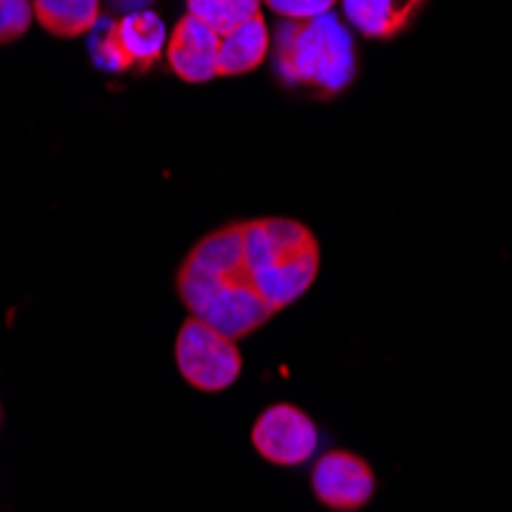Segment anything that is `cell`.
<instances>
[{
	"mask_svg": "<svg viewBox=\"0 0 512 512\" xmlns=\"http://www.w3.org/2000/svg\"><path fill=\"white\" fill-rule=\"evenodd\" d=\"M175 289L191 316L234 341L252 335L273 316L249 267L246 221L206 234L178 267Z\"/></svg>",
	"mask_w": 512,
	"mask_h": 512,
	"instance_id": "obj_1",
	"label": "cell"
},
{
	"mask_svg": "<svg viewBox=\"0 0 512 512\" xmlns=\"http://www.w3.org/2000/svg\"><path fill=\"white\" fill-rule=\"evenodd\" d=\"M246 255L273 313L307 295L319 276V243L295 218L246 221Z\"/></svg>",
	"mask_w": 512,
	"mask_h": 512,
	"instance_id": "obj_2",
	"label": "cell"
},
{
	"mask_svg": "<svg viewBox=\"0 0 512 512\" xmlns=\"http://www.w3.org/2000/svg\"><path fill=\"white\" fill-rule=\"evenodd\" d=\"M276 71L289 86H310L322 96H335L356 74L353 37L332 13L289 19L276 31Z\"/></svg>",
	"mask_w": 512,
	"mask_h": 512,
	"instance_id": "obj_3",
	"label": "cell"
},
{
	"mask_svg": "<svg viewBox=\"0 0 512 512\" xmlns=\"http://www.w3.org/2000/svg\"><path fill=\"white\" fill-rule=\"evenodd\" d=\"M175 362L181 378L194 390L218 393L234 387L243 371V356L234 338L221 335L209 322L191 316L175 338Z\"/></svg>",
	"mask_w": 512,
	"mask_h": 512,
	"instance_id": "obj_4",
	"label": "cell"
},
{
	"mask_svg": "<svg viewBox=\"0 0 512 512\" xmlns=\"http://www.w3.org/2000/svg\"><path fill=\"white\" fill-rule=\"evenodd\" d=\"M169 34L157 13L148 10H132L123 19L105 25L102 34L92 40V56L96 65L105 71H129V68H151Z\"/></svg>",
	"mask_w": 512,
	"mask_h": 512,
	"instance_id": "obj_5",
	"label": "cell"
},
{
	"mask_svg": "<svg viewBox=\"0 0 512 512\" xmlns=\"http://www.w3.org/2000/svg\"><path fill=\"white\" fill-rule=\"evenodd\" d=\"M252 445L258 454L276 467H298L307 463L319 445V433L310 417L289 405V402H276L261 411V417L252 427Z\"/></svg>",
	"mask_w": 512,
	"mask_h": 512,
	"instance_id": "obj_6",
	"label": "cell"
},
{
	"mask_svg": "<svg viewBox=\"0 0 512 512\" xmlns=\"http://www.w3.org/2000/svg\"><path fill=\"white\" fill-rule=\"evenodd\" d=\"M313 494L335 512H356L375 497V470L353 451H329L313 467Z\"/></svg>",
	"mask_w": 512,
	"mask_h": 512,
	"instance_id": "obj_7",
	"label": "cell"
},
{
	"mask_svg": "<svg viewBox=\"0 0 512 512\" xmlns=\"http://www.w3.org/2000/svg\"><path fill=\"white\" fill-rule=\"evenodd\" d=\"M218 46L221 34L188 13L166 40V62L184 83H206L218 77Z\"/></svg>",
	"mask_w": 512,
	"mask_h": 512,
	"instance_id": "obj_8",
	"label": "cell"
},
{
	"mask_svg": "<svg viewBox=\"0 0 512 512\" xmlns=\"http://www.w3.org/2000/svg\"><path fill=\"white\" fill-rule=\"evenodd\" d=\"M424 7V0H344L347 22L365 37H396Z\"/></svg>",
	"mask_w": 512,
	"mask_h": 512,
	"instance_id": "obj_9",
	"label": "cell"
},
{
	"mask_svg": "<svg viewBox=\"0 0 512 512\" xmlns=\"http://www.w3.org/2000/svg\"><path fill=\"white\" fill-rule=\"evenodd\" d=\"M270 46V34H267V22L258 16H252L249 22L237 25L234 31L221 34V46H218V74L221 77H237L246 71H255Z\"/></svg>",
	"mask_w": 512,
	"mask_h": 512,
	"instance_id": "obj_10",
	"label": "cell"
},
{
	"mask_svg": "<svg viewBox=\"0 0 512 512\" xmlns=\"http://www.w3.org/2000/svg\"><path fill=\"white\" fill-rule=\"evenodd\" d=\"M31 10L56 37H80L99 25V0H34Z\"/></svg>",
	"mask_w": 512,
	"mask_h": 512,
	"instance_id": "obj_11",
	"label": "cell"
},
{
	"mask_svg": "<svg viewBox=\"0 0 512 512\" xmlns=\"http://www.w3.org/2000/svg\"><path fill=\"white\" fill-rule=\"evenodd\" d=\"M261 0H188L191 16L206 22L215 34H227L258 16Z\"/></svg>",
	"mask_w": 512,
	"mask_h": 512,
	"instance_id": "obj_12",
	"label": "cell"
},
{
	"mask_svg": "<svg viewBox=\"0 0 512 512\" xmlns=\"http://www.w3.org/2000/svg\"><path fill=\"white\" fill-rule=\"evenodd\" d=\"M34 19L28 0H0V43L19 40Z\"/></svg>",
	"mask_w": 512,
	"mask_h": 512,
	"instance_id": "obj_13",
	"label": "cell"
},
{
	"mask_svg": "<svg viewBox=\"0 0 512 512\" xmlns=\"http://www.w3.org/2000/svg\"><path fill=\"white\" fill-rule=\"evenodd\" d=\"M264 4H270L273 13L286 19H313V16L329 13L338 0H264Z\"/></svg>",
	"mask_w": 512,
	"mask_h": 512,
	"instance_id": "obj_14",
	"label": "cell"
},
{
	"mask_svg": "<svg viewBox=\"0 0 512 512\" xmlns=\"http://www.w3.org/2000/svg\"><path fill=\"white\" fill-rule=\"evenodd\" d=\"M117 7H132V0H114ZM138 4H148V0H138Z\"/></svg>",
	"mask_w": 512,
	"mask_h": 512,
	"instance_id": "obj_15",
	"label": "cell"
}]
</instances>
